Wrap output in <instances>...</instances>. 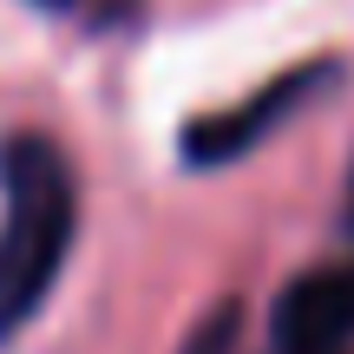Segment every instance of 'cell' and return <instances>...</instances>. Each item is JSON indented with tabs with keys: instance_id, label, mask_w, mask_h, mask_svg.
<instances>
[{
	"instance_id": "cell-1",
	"label": "cell",
	"mask_w": 354,
	"mask_h": 354,
	"mask_svg": "<svg viewBox=\"0 0 354 354\" xmlns=\"http://www.w3.org/2000/svg\"><path fill=\"white\" fill-rule=\"evenodd\" d=\"M79 190L73 165L53 138H7L0 145V342L39 315L59 263L73 250Z\"/></svg>"
},
{
	"instance_id": "cell-2",
	"label": "cell",
	"mask_w": 354,
	"mask_h": 354,
	"mask_svg": "<svg viewBox=\"0 0 354 354\" xmlns=\"http://www.w3.org/2000/svg\"><path fill=\"white\" fill-rule=\"evenodd\" d=\"M328 79H335V66H302V73L269 79V86L250 92L236 112H216V118H203V125H190L184 158H190V165H223V158H243L256 138H269L289 112H302V105L315 99Z\"/></svg>"
},
{
	"instance_id": "cell-3",
	"label": "cell",
	"mask_w": 354,
	"mask_h": 354,
	"mask_svg": "<svg viewBox=\"0 0 354 354\" xmlns=\"http://www.w3.org/2000/svg\"><path fill=\"white\" fill-rule=\"evenodd\" d=\"M354 342V269H308L289 282L269 322L276 354H348Z\"/></svg>"
},
{
	"instance_id": "cell-4",
	"label": "cell",
	"mask_w": 354,
	"mask_h": 354,
	"mask_svg": "<svg viewBox=\"0 0 354 354\" xmlns=\"http://www.w3.org/2000/svg\"><path fill=\"white\" fill-rule=\"evenodd\" d=\"M184 354H243V308L236 302H216L210 315L190 328Z\"/></svg>"
},
{
	"instance_id": "cell-5",
	"label": "cell",
	"mask_w": 354,
	"mask_h": 354,
	"mask_svg": "<svg viewBox=\"0 0 354 354\" xmlns=\"http://www.w3.org/2000/svg\"><path fill=\"white\" fill-rule=\"evenodd\" d=\"M39 7H79V0H39Z\"/></svg>"
},
{
	"instance_id": "cell-6",
	"label": "cell",
	"mask_w": 354,
	"mask_h": 354,
	"mask_svg": "<svg viewBox=\"0 0 354 354\" xmlns=\"http://www.w3.org/2000/svg\"><path fill=\"white\" fill-rule=\"evenodd\" d=\"M348 210H354V203H348Z\"/></svg>"
}]
</instances>
